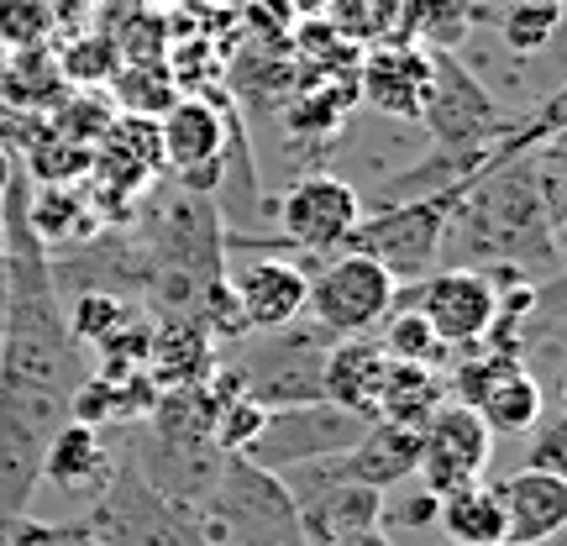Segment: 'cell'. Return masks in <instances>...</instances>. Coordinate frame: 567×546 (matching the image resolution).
<instances>
[{
  "mask_svg": "<svg viewBox=\"0 0 567 546\" xmlns=\"http://www.w3.org/2000/svg\"><path fill=\"white\" fill-rule=\"evenodd\" d=\"M0 258H6V326H0V546L42 478L48 442L74 421L84 384V347L69 331L53 253L32 226V174L11 163L0 189Z\"/></svg>",
  "mask_w": 567,
  "mask_h": 546,
  "instance_id": "6da1fadb",
  "label": "cell"
},
{
  "mask_svg": "<svg viewBox=\"0 0 567 546\" xmlns=\"http://www.w3.org/2000/svg\"><path fill=\"white\" fill-rule=\"evenodd\" d=\"M446 268H505L530 284H557L563 274V168L557 137L520 153L515 163L467 184L452 205L436 264Z\"/></svg>",
  "mask_w": 567,
  "mask_h": 546,
  "instance_id": "7a4b0ae2",
  "label": "cell"
},
{
  "mask_svg": "<svg viewBox=\"0 0 567 546\" xmlns=\"http://www.w3.org/2000/svg\"><path fill=\"white\" fill-rule=\"evenodd\" d=\"M195 526L210 546H305L300 509L279 473L226 457L216 484L195 505Z\"/></svg>",
  "mask_w": 567,
  "mask_h": 546,
  "instance_id": "3957f363",
  "label": "cell"
},
{
  "mask_svg": "<svg viewBox=\"0 0 567 546\" xmlns=\"http://www.w3.org/2000/svg\"><path fill=\"white\" fill-rule=\"evenodd\" d=\"M331 342L337 337H326L316 321H295L279 326V331H247V337H237V352L221 363V373L237 384V394L258 400L264 410L316 405L321 400V363Z\"/></svg>",
  "mask_w": 567,
  "mask_h": 546,
  "instance_id": "277c9868",
  "label": "cell"
},
{
  "mask_svg": "<svg viewBox=\"0 0 567 546\" xmlns=\"http://www.w3.org/2000/svg\"><path fill=\"white\" fill-rule=\"evenodd\" d=\"M84 526L95 530L105 546H210L195 526V515L179 505H168L158 488L142 478L132 457H116L105 488L90 499Z\"/></svg>",
  "mask_w": 567,
  "mask_h": 546,
  "instance_id": "5b68a950",
  "label": "cell"
},
{
  "mask_svg": "<svg viewBox=\"0 0 567 546\" xmlns=\"http://www.w3.org/2000/svg\"><path fill=\"white\" fill-rule=\"evenodd\" d=\"M342 457H316V463L284 467L279 473L284 488H289V499H295V509H300L305 546L342 542V536H368V530H384V521H389L384 488L358 484V478L347 473Z\"/></svg>",
  "mask_w": 567,
  "mask_h": 546,
  "instance_id": "8992f818",
  "label": "cell"
},
{
  "mask_svg": "<svg viewBox=\"0 0 567 546\" xmlns=\"http://www.w3.org/2000/svg\"><path fill=\"white\" fill-rule=\"evenodd\" d=\"M394 300H400V279L384 264H373L368 253L342 247L310 274L305 316L321 326L326 337H368V331L384 326Z\"/></svg>",
  "mask_w": 567,
  "mask_h": 546,
  "instance_id": "52a82bcc",
  "label": "cell"
},
{
  "mask_svg": "<svg viewBox=\"0 0 567 546\" xmlns=\"http://www.w3.org/2000/svg\"><path fill=\"white\" fill-rule=\"evenodd\" d=\"M457 200H463L457 189H442V195H425V200L384 205V210H373V216L352 226L347 247L368 253L373 264H384L394 279H425L436 268L446 216H452Z\"/></svg>",
  "mask_w": 567,
  "mask_h": 546,
  "instance_id": "ba28073f",
  "label": "cell"
},
{
  "mask_svg": "<svg viewBox=\"0 0 567 546\" xmlns=\"http://www.w3.org/2000/svg\"><path fill=\"white\" fill-rule=\"evenodd\" d=\"M363 431H368V415L331 405V400H316V405H284V410H268L264 431H258L237 457L268 467V473H284V467L316 463V457H342V452L358 446Z\"/></svg>",
  "mask_w": 567,
  "mask_h": 546,
  "instance_id": "9c48e42d",
  "label": "cell"
},
{
  "mask_svg": "<svg viewBox=\"0 0 567 546\" xmlns=\"http://www.w3.org/2000/svg\"><path fill=\"white\" fill-rule=\"evenodd\" d=\"M421 122L431 126L436 147H452V153H484L488 142H499L509 132L494 95L446 48L431 53V90H425Z\"/></svg>",
  "mask_w": 567,
  "mask_h": 546,
  "instance_id": "30bf717a",
  "label": "cell"
},
{
  "mask_svg": "<svg viewBox=\"0 0 567 546\" xmlns=\"http://www.w3.org/2000/svg\"><path fill=\"white\" fill-rule=\"evenodd\" d=\"M488 457H494V436H488L484 415L442 400L431 410V421L421 425V467H415V478H421L431 499H446V494H457L467 484H484Z\"/></svg>",
  "mask_w": 567,
  "mask_h": 546,
  "instance_id": "8fae6325",
  "label": "cell"
},
{
  "mask_svg": "<svg viewBox=\"0 0 567 546\" xmlns=\"http://www.w3.org/2000/svg\"><path fill=\"white\" fill-rule=\"evenodd\" d=\"M400 295L405 300H394V305L421 310L425 326L446 347L484 342L488 326H494V310H499V284L488 279L484 268H431L425 279H415Z\"/></svg>",
  "mask_w": 567,
  "mask_h": 546,
  "instance_id": "7c38bea8",
  "label": "cell"
},
{
  "mask_svg": "<svg viewBox=\"0 0 567 546\" xmlns=\"http://www.w3.org/2000/svg\"><path fill=\"white\" fill-rule=\"evenodd\" d=\"M368 216L363 195L337 174H305L284 189L279 200V226L284 243L305 247V253H342L352 226Z\"/></svg>",
  "mask_w": 567,
  "mask_h": 546,
  "instance_id": "4fadbf2b",
  "label": "cell"
},
{
  "mask_svg": "<svg viewBox=\"0 0 567 546\" xmlns=\"http://www.w3.org/2000/svg\"><path fill=\"white\" fill-rule=\"evenodd\" d=\"M158 153L168 168H179L184 189H210L221 184L226 158V111L205 101H174L158 116Z\"/></svg>",
  "mask_w": 567,
  "mask_h": 546,
  "instance_id": "5bb4252c",
  "label": "cell"
},
{
  "mask_svg": "<svg viewBox=\"0 0 567 546\" xmlns=\"http://www.w3.org/2000/svg\"><path fill=\"white\" fill-rule=\"evenodd\" d=\"M505 509V546H547L567 526V478L520 467L494 484Z\"/></svg>",
  "mask_w": 567,
  "mask_h": 546,
  "instance_id": "9a60e30c",
  "label": "cell"
},
{
  "mask_svg": "<svg viewBox=\"0 0 567 546\" xmlns=\"http://www.w3.org/2000/svg\"><path fill=\"white\" fill-rule=\"evenodd\" d=\"M231 295H237L247 331H279V326H295L305 316L310 274L295 258H258L237 274Z\"/></svg>",
  "mask_w": 567,
  "mask_h": 546,
  "instance_id": "2e32d148",
  "label": "cell"
},
{
  "mask_svg": "<svg viewBox=\"0 0 567 546\" xmlns=\"http://www.w3.org/2000/svg\"><path fill=\"white\" fill-rule=\"evenodd\" d=\"M425 90H431V53L415 48L410 38H394L384 48H373L363 63V95L373 111L384 116H405L421 122Z\"/></svg>",
  "mask_w": 567,
  "mask_h": 546,
  "instance_id": "e0dca14e",
  "label": "cell"
},
{
  "mask_svg": "<svg viewBox=\"0 0 567 546\" xmlns=\"http://www.w3.org/2000/svg\"><path fill=\"white\" fill-rule=\"evenodd\" d=\"M389 352L384 342L368 331V337H337L326 347V363H321V400L342 410H358L373 421V405H379V389L389 379Z\"/></svg>",
  "mask_w": 567,
  "mask_h": 546,
  "instance_id": "ac0fdd59",
  "label": "cell"
},
{
  "mask_svg": "<svg viewBox=\"0 0 567 546\" xmlns=\"http://www.w3.org/2000/svg\"><path fill=\"white\" fill-rule=\"evenodd\" d=\"M116 467V452L105 446V431L101 425H84V421H69L48 442V457H42V478L38 484H53L63 494H80V499H95Z\"/></svg>",
  "mask_w": 567,
  "mask_h": 546,
  "instance_id": "d6986e66",
  "label": "cell"
},
{
  "mask_svg": "<svg viewBox=\"0 0 567 546\" xmlns=\"http://www.w3.org/2000/svg\"><path fill=\"white\" fill-rule=\"evenodd\" d=\"M216 342L205 337L195 321L179 316H163V326H153V342H147V363L142 373L153 379V389H189L205 384L216 373Z\"/></svg>",
  "mask_w": 567,
  "mask_h": 546,
  "instance_id": "ffe728a7",
  "label": "cell"
},
{
  "mask_svg": "<svg viewBox=\"0 0 567 546\" xmlns=\"http://www.w3.org/2000/svg\"><path fill=\"white\" fill-rule=\"evenodd\" d=\"M342 463L368 488H394L400 478H415V467H421V425L368 421V431L358 436V446L347 452Z\"/></svg>",
  "mask_w": 567,
  "mask_h": 546,
  "instance_id": "44dd1931",
  "label": "cell"
},
{
  "mask_svg": "<svg viewBox=\"0 0 567 546\" xmlns=\"http://www.w3.org/2000/svg\"><path fill=\"white\" fill-rule=\"evenodd\" d=\"M436 530L452 546H505V509L494 484H467L436 505Z\"/></svg>",
  "mask_w": 567,
  "mask_h": 546,
  "instance_id": "7402d4cb",
  "label": "cell"
},
{
  "mask_svg": "<svg viewBox=\"0 0 567 546\" xmlns=\"http://www.w3.org/2000/svg\"><path fill=\"white\" fill-rule=\"evenodd\" d=\"M478 415H484L488 436H526L530 425L547 415V389H542V379H536L526 363H515L505 379L478 400Z\"/></svg>",
  "mask_w": 567,
  "mask_h": 546,
  "instance_id": "603a6c76",
  "label": "cell"
},
{
  "mask_svg": "<svg viewBox=\"0 0 567 546\" xmlns=\"http://www.w3.org/2000/svg\"><path fill=\"white\" fill-rule=\"evenodd\" d=\"M446 400L442 389V373L431 368H410V363H394L389 368L384 389H379V405H373V421H400V425H425L431 410Z\"/></svg>",
  "mask_w": 567,
  "mask_h": 546,
  "instance_id": "cb8c5ba5",
  "label": "cell"
},
{
  "mask_svg": "<svg viewBox=\"0 0 567 546\" xmlns=\"http://www.w3.org/2000/svg\"><path fill=\"white\" fill-rule=\"evenodd\" d=\"M379 342H384V352H389V363H410V368H431V373H442V363H446V352L452 347L425 326V316L421 310H410V305H394L384 316V326L373 331Z\"/></svg>",
  "mask_w": 567,
  "mask_h": 546,
  "instance_id": "d4e9b609",
  "label": "cell"
},
{
  "mask_svg": "<svg viewBox=\"0 0 567 546\" xmlns=\"http://www.w3.org/2000/svg\"><path fill=\"white\" fill-rule=\"evenodd\" d=\"M563 32V0H509L499 11V38L509 53H547Z\"/></svg>",
  "mask_w": 567,
  "mask_h": 546,
  "instance_id": "484cf974",
  "label": "cell"
},
{
  "mask_svg": "<svg viewBox=\"0 0 567 546\" xmlns=\"http://www.w3.org/2000/svg\"><path fill=\"white\" fill-rule=\"evenodd\" d=\"M405 38H421V42H436L452 53V42L467 32L473 21V6L467 0H405Z\"/></svg>",
  "mask_w": 567,
  "mask_h": 546,
  "instance_id": "4316f807",
  "label": "cell"
},
{
  "mask_svg": "<svg viewBox=\"0 0 567 546\" xmlns=\"http://www.w3.org/2000/svg\"><path fill=\"white\" fill-rule=\"evenodd\" d=\"M6 546H105L95 530L84 526V521H32V515H21Z\"/></svg>",
  "mask_w": 567,
  "mask_h": 546,
  "instance_id": "83f0119b",
  "label": "cell"
},
{
  "mask_svg": "<svg viewBox=\"0 0 567 546\" xmlns=\"http://www.w3.org/2000/svg\"><path fill=\"white\" fill-rule=\"evenodd\" d=\"M526 467H536V473H557V478H567V425L563 415H542V421L526 431Z\"/></svg>",
  "mask_w": 567,
  "mask_h": 546,
  "instance_id": "f1b7e54d",
  "label": "cell"
},
{
  "mask_svg": "<svg viewBox=\"0 0 567 546\" xmlns=\"http://www.w3.org/2000/svg\"><path fill=\"white\" fill-rule=\"evenodd\" d=\"M316 546H389L384 530H368V536H342V542H316Z\"/></svg>",
  "mask_w": 567,
  "mask_h": 546,
  "instance_id": "f546056e",
  "label": "cell"
},
{
  "mask_svg": "<svg viewBox=\"0 0 567 546\" xmlns=\"http://www.w3.org/2000/svg\"><path fill=\"white\" fill-rule=\"evenodd\" d=\"M0 326H6V258H0Z\"/></svg>",
  "mask_w": 567,
  "mask_h": 546,
  "instance_id": "4dcf8cb0",
  "label": "cell"
},
{
  "mask_svg": "<svg viewBox=\"0 0 567 546\" xmlns=\"http://www.w3.org/2000/svg\"><path fill=\"white\" fill-rule=\"evenodd\" d=\"M6 168H11V158H6V153H0V189H6Z\"/></svg>",
  "mask_w": 567,
  "mask_h": 546,
  "instance_id": "1f68e13d",
  "label": "cell"
},
{
  "mask_svg": "<svg viewBox=\"0 0 567 546\" xmlns=\"http://www.w3.org/2000/svg\"><path fill=\"white\" fill-rule=\"evenodd\" d=\"M505 6H509V0H505Z\"/></svg>",
  "mask_w": 567,
  "mask_h": 546,
  "instance_id": "d6a6232c",
  "label": "cell"
}]
</instances>
